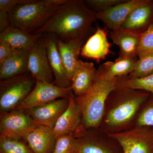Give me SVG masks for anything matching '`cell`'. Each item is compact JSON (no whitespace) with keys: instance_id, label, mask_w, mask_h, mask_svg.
Returning <instances> with one entry per match:
<instances>
[{"instance_id":"7402d4cb","label":"cell","mask_w":153,"mask_h":153,"mask_svg":"<svg viewBox=\"0 0 153 153\" xmlns=\"http://www.w3.org/2000/svg\"><path fill=\"white\" fill-rule=\"evenodd\" d=\"M138 58L119 57L114 62L107 61L99 66L103 75L108 79L128 76L136 66Z\"/></svg>"},{"instance_id":"f546056e","label":"cell","mask_w":153,"mask_h":153,"mask_svg":"<svg viewBox=\"0 0 153 153\" xmlns=\"http://www.w3.org/2000/svg\"><path fill=\"white\" fill-rule=\"evenodd\" d=\"M127 0H87L85 1L87 6L90 7L96 13L103 12L115 6L125 2Z\"/></svg>"},{"instance_id":"f1b7e54d","label":"cell","mask_w":153,"mask_h":153,"mask_svg":"<svg viewBox=\"0 0 153 153\" xmlns=\"http://www.w3.org/2000/svg\"><path fill=\"white\" fill-rule=\"evenodd\" d=\"M153 53V24L141 33L138 47V57Z\"/></svg>"},{"instance_id":"8fae6325","label":"cell","mask_w":153,"mask_h":153,"mask_svg":"<svg viewBox=\"0 0 153 153\" xmlns=\"http://www.w3.org/2000/svg\"><path fill=\"white\" fill-rule=\"evenodd\" d=\"M147 1L127 0L108 10L96 13L97 19L103 22L111 31L119 30L132 11Z\"/></svg>"},{"instance_id":"e0dca14e","label":"cell","mask_w":153,"mask_h":153,"mask_svg":"<svg viewBox=\"0 0 153 153\" xmlns=\"http://www.w3.org/2000/svg\"><path fill=\"white\" fill-rule=\"evenodd\" d=\"M29 52L28 49H14L8 58L0 63L1 80L29 73Z\"/></svg>"},{"instance_id":"484cf974","label":"cell","mask_w":153,"mask_h":153,"mask_svg":"<svg viewBox=\"0 0 153 153\" xmlns=\"http://www.w3.org/2000/svg\"><path fill=\"white\" fill-rule=\"evenodd\" d=\"M13 138H0L1 153H33L28 146Z\"/></svg>"},{"instance_id":"5b68a950","label":"cell","mask_w":153,"mask_h":153,"mask_svg":"<svg viewBox=\"0 0 153 153\" xmlns=\"http://www.w3.org/2000/svg\"><path fill=\"white\" fill-rule=\"evenodd\" d=\"M36 83L30 72L1 80V114L15 110L27 97Z\"/></svg>"},{"instance_id":"9a60e30c","label":"cell","mask_w":153,"mask_h":153,"mask_svg":"<svg viewBox=\"0 0 153 153\" xmlns=\"http://www.w3.org/2000/svg\"><path fill=\"white\" fill-rule=\"evenodd\" d=\"M153 24V1L147 0L132 11L120 29L141 34Z\"/></svg>"},{"instance_id":"7a4b0ae2","label":"cell","mask_w":153,"mask_h":153,"mask_svg":"<svg viewBox=\"0 0 153 153\" xmlns=\"http://www.w3.org/2000/svg\"><path fill=\"white\" fill-rule=\"evenodd\" d=\"M151 95L147 91L116 86L107 100L108 105L101 124L108 134L128 129Z\"/></svg>"},{"instance_id":"83f0119b","label":"cell","mask_w":153,"mask_h":153,"mask_svg":"<svg viewBox=\"0 0 153 153\" xmlns=\"http://www.w3.org/2000/svg\"><path fill=\"white\" fill-rule=\"evenodd\" d=\"M79 153H113L100 142L90 137L79 139Z\"/></svg>"},{"instance_id":"d6986e66","label":"cell","mask_w":153,"mask_h":153,"mask_svg":"<svg viewBox=\"0 0 153 153\" xmlns=\"http://www.w3.org/2000/svg\"><path fill=\"white\" fill-rule=\"evenodd\" d=\"M141 34L131 30L119 29L111 31L109 37L120 48V57H137Z\"/></svg>"},{"instance_id":"4dcf8cb0","label":"cell","mask_w":153,"mask_h":153,"mask_svg":"<svg viewBox=\"0 0 153 153\" xmlns=\"http://www.w3.org/2000/svg\"><path fill=\"white\" fill-rule=\"evenodd\" d=\"M31 0H0V11L9 13L19 4L30 2Z\"/></svg>"},{"instance_id":"4fadbf2b","label":"cell","mask_w":153,"mask_h":153,"mask_svg":"<svg viewBox=\"0 0 153 153\" xmlns=\"http://www.w3.org/2000/svg\"><path fill=\"white\" fill-rule=\"evenodd\" d=\"M82 121V114L76 104L72 91L69 97L67 108L60 116L53 128V131L56 138L63 135H74Z\"/></svg>"},{"instance_id":"ba28073f","label":"cell","mask_w":153,"mask_h":153,"mask_svg":"<svg viewBox=\"0 0 153 153\" xmlns=\"http://www.w3.org/2000/svg\"><path fill=\"white\" fill-rule=\"evenodd\" d=\"M37 126L25 110L1 114L0 138H24Z\"/></svg>"},{"instance_id":"603a6c76","label":"cell","mask_w":153,"mask_h":153,"mask_svg":"<svg viewBox=\"0 0 153 153\" xmlns=\"http://www.w3.org/2000/svg\"><path fill=\"white\" fill-rule=\"evenodd\" d=\"M116 86L143 91L153 94V74L140 78L120 77L118 78Z\"/></svg>"},{"instance_id":"2e32d148","label":"cell","mask_w":153,"mask_h":153,"mask_svg":"<svg viewBox=\"0 0 153 153\" xmlns=\"http://www.w3.org/2000/svg\"><path fill=\"white\" fill-rule=\"evenodd\" d=\"M46 36L48 59L55 77L53 84L62 88L71 87V82L64 71L57 48V38L54 35L49 33Z\"/></svg>"},{"instance_id":"4316f807","label":"cell","mask_w":153,"mask_h":153,"mask_svg":"<svg viewBox=\"0 0 153 153\" xmlns=\"http://www.w3.org/2000/svg\"><path fill=\"white\" fill-rule=\"evenodd\" d=\"M136 126L153 127V94L143 105L136 120Z\"/></svg>"},{"instance_id":"9c48e42d","label":"cell","mask_w":153,"mask_h":153,"mask_svg":"<svg viewBox=\"0 0 153 153\" xmlns=\"http://www.w3.org/2000/svg\"><path fill=\"white\" fill-rule=\"evenodd\" d=\"M71 91V87L62 88L53 83L36 81L33 90L17 109H27L44 105L59 98H69Z\"/></svg>"},{"instance_id":"52a82bcc","label":"cell","mask_w":153,"mask_h":153,"mask_svg":"<svg viewBox=\"0 0 153 153\" xmlns=\"http://www.w3.org/2000/svg\"><path fill=\"white\" fill-rule=\"evenodd\" d=\"M28 69L36 81L54 83L55 77L48 59L45 34H42L29 50Z\"/></svg>"},{"instance_id":"44dd1931","label":"cell","mask_w":153,"mask_h":153,"mask_svg":"<svg viewBox=\"0 0 153 153\" xmlns=\"http://www.w3.org/2000/svg\"><path fill=\"white\" fill-rule=\"evenodd\" d=\"M42 34L30 33L20 28L10 26L0 33V41L7 43L14 49L30 50Z\"/></svg>"},{"instance_id":"d4e9b609","label":"cell","mask_w":153,"mask_h":153,"mask_svg":"<svg viewBox=\"0 0 153 153\" xmlns=\"http://www.w3.org/2000/svg\"><path fill=\"white\" fill-rule=\"evenodd\" d=\"M138 58L135 68L127 76L129 78H140L153 74V53Z\"/></svg>"},{"instance_id":"6da1fadb","label":"cell","mask_w":153,"mask_h":153,"mask_svg":"<svg viewBox=\"0 0 153 153\" xmlns=\"http://www.w3.org/2000/svg\"><path fill=\"white\" fill-rule=\"evenodd\" d=\"M96 15L85 1L67 0L36 33H49L65 42L79 41L84 44L95 32L93 26L97 20Z\"/></svg>"},{"instance_id":"d6a6232c","label":"cell","mask_w":153,"mask_h":153,"mask_svg":"<svg viewBox=\"0 0 153 153\" xmlns=\"http://www.w3.org/2000/svg\"><path fill=\"white\" fill-rule=\"evenodd\" d=\"M10 26L8 13L0 11V33L4 32Z\"/></svg>"},{"instance_id":"30bf717a","label":"cell","mask_w":153,"mask_h":153,"mask_svg":"<svg viewBox=\"0 0 153 153\" xmlns=\"http://www.w3.org/2000/svg\"><path fill=\"white\" fill-rule=\"evenodd\" d=\"M69 98L58 99L44 105L25 110L37 125L53 128L59 118L67 108Z\"/></svg>"},{"instance_id":"cb8c5ba5","label":"cell","mask_w":153,"mask_h":153,"mask_svg":"<svg viewBox=\"0 0 153 153\" xmlns=\"http://www.w3.org/2000/svg\"><path fill=\"white\" fill-rule=\"evenodd\" d=\"M79 138L74 135L66 134L57 137L52 153H79Z\"/></svg>"},{"instance_id":"5bb4252c","label":"cell","mask_w":153,"mask_h":153,"mask_svg":"<svg viewBox=\"0 0 153 153\" xmlns=\"http://www.w3.org/2000/svg\"><path fill=\"white\" fill-rule=\"evenodd\" d=\"M23 138L33 153H51L56 140L53 128L40 125L35 127Z\"/></svg>"},{"instance_id":"ffe728a7","label":"cell","mask_w":153,"mask_h":153,"mask_svg":"<svg viewBox=\"0 0 153 153\" xmlns=\"http://www.w3.org/2000/svg\"><path fill=\"white\" fill-rule=\"evenodd\" d=\"M97 71L94 63L79 60L71 79V89L74 96L87 91L93 82Z\"/></svg>"},{"instance_id":"ac0fdd59","label":"cell","mask_w":153,"mask_h":153,"mask_svg":"<svg viewBox=\"0 0 153 153\" xmlns=\"http://www.w3.org/2000/svg\"><path fill=\"white\" fill-rule=\"evenodd\" d=\"M57 48L66 76L71 82L77 66L81 49L84 44L82 41H63L57 38Z\"/></svg>"},{"instance_id":"8992f818","label":"cell","mask_w":153,"mask_h":153,"mask_svg":"<svg viewBox=\"0 0 153 153\" xmlns=\"http://www.w3.org/2000/svg\"><path fill=\"white\" fill-rule=\"evenodd\" d=\"M108 135L119 143L123 153H153V127L136 126Z\"/></svg>"},{"instance_id":"3957f363","label":"cell","mask_w":153,"mask_h":153,"mask_svg":"<svg viewBox=\"0 0 153 153\" xmlns=\"http://www.w3.org/2000/svg\"><path fill=\"white\" fill-rule=\"evenodd\" d=\"M118 78H106L99 67L87 91L74 96L75 102L82 112V122L85 128H97L101 125L107 100L115 88Z\"/></svg>"},{"instance_id":"7c38bea8","label":"cell","mask_w":153,"mask_h":153,"mask_svg":"<svg viewBox=\"0 0 153 153\" xmlns=\"http://www.w3.org/2000/svg\"><path fill=\"white\" fill-rule=\"evenodd\" d=\"M107 35L106 30L97 25L95 32L82 46L80 55L98 63L104 60L112 53L110 50L112 44L108 41Z\"/></svg>"},{"instance_id":"1f68e13d","label":"cell","mask_w":153,"mask_h":153,"mask_svg":"<svg viewBox=\"0 0 153 153\" xmlns=\"http://www.w3.org/2000/svg\"><path fill=\"white\" fill-rule=\"evenodd\" d=\"M10 45L2 41H0V63L8 58L14 50Z\"/></svg>"},{"instance_id":"277c9868","label":"cell","mask_w":153,"mask_h":153,"mask_svg":"<svg viewBox=\"0 0 153 153\" xmlns=\"http://www.w3.org/2000/svg\"><path fill=\"white\" fill-rule=\"evenodd\" d=\"M67 0H31L14 7L9 13L11 26L36 34L44 27L58 7Z\"/></svg>"}]
</instances>
